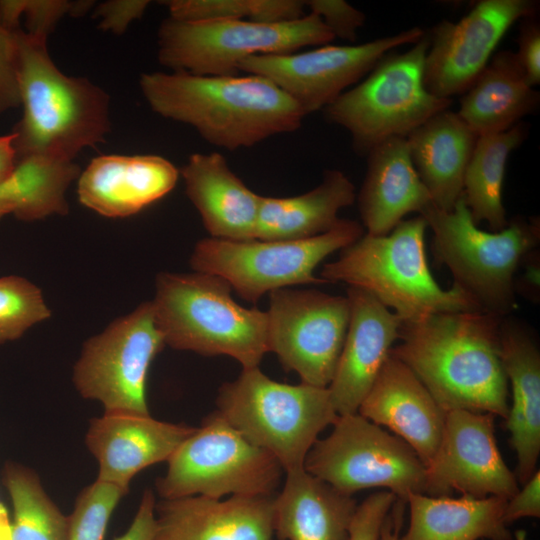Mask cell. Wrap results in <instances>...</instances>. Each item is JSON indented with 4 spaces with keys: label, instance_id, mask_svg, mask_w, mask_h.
Instances as JSON below:
<instances>
[{
    "label": "cell",
    "instance_id": "cell-43",
    "mask_svg": "<svg viewBox=\"0 0 540 540\" xmlns=\"http://www.w3.org/2000/svg\"><path fill=\"white\" fill-rule=\"evenodd\" d=\"M155 504L153 491L146 489L131 525L114 540H151L155 530Z\"/></svg>",
    "mask_w": 540,
    "mask_h": 540
},
{
    "label": "cell",
    "instance_id": "cell-47",
    "mask_svg": "<svg viewBox=\"0 0 540 540\" xmlns=\"http://www.w3.org/2000/svg\"><path fill=\"white\" fill-rule=\"evenodd\" d=\"M14 202L3 184L0 185V218L7 214H13Z\"/></svg>",
    "mask_w": 540,
    "mask_h": 540
},
{
    "label": "cell",
    "instance_id": "cell-20",
    "mask_svg": "<svg viewBox=\"0 0 540 540\" xmlns=\"http://www.w3.org/2000/svg\"><path fill=\"white\" fill-rule=\"evenodd\" d=\"M357 413L405 441L428 466L441 443L446 412L414 372L389 353Z\"/></svg>",
    "mask_w": 540,
    "mask_h": 540
},
{
    "label": "cell",
    "instance_id": "cell-27",
    "mask_svg": "<svg viewBox=\"0 0 540 540\" xmlns=\"http://www.w3.org/2000/svg\"><path fill=\"white\" fill-rule=\"evenodd\" d=\"M274 496L273 532L278 540H347L357 504L304 468L286 472Z\"/></svg>",
    "mask_w": 540,
    "mask_h": 540
},
{
    "label": "cell",
    "instance_id": "cell-6",
    "mask_svg": "<svg viewBox=\"0 0 540 540\" xmlns=\"http://www.w3.org/2000/svg\"><path fill=\"white\" fill-rule=\"evenodd\" d=\"M215 410L252 444L268 451L284 472L304 468L319 434L338 414L328 388L281 383L259 367L243 368L223 383Z\"/></svg>",
    "mask_w": 540,
    "mask_h": 540
},
{
    "label": "cell",
    "instance_id": "cell-48",
    "mask_svg": "<svg viewBox=\"0 0 540 540\" xmlns=\"http://www.w3.org/2000/svg\"><path fill=\"white\" fill-rule=\"evenodd\" d=\"M522 538H523V535H520V534L517 535L518 540H522Z\"/></svg>",
    "mask_w": 540,
    "mask_h": 540
},
{
    "label": "cell",
    "instance_id": "cell-44",
    "mask_svg": "<svg viewBox=\"0 0 540 540\" xmlns=\"http://www.w3.org/2000/svg\"><path fill=\"white\" fill-rule=\"evenodd\" d=\"M14 139L13 132L0 135V185L11 176L16 167L17 154Z\"/></svg>",
    "mask_w": 540,
    "mask_h": 540
},
{
    "label": "cell",
    "instance_id": "cell-24",
    "mask_svg": "<svg viewBox=\"0 0 540 540\" xmlns=\"http://www.w3.org/2000/svg\"><path fill=\"white\" fill-rule=\"evenodd\" d=\"M366 155V174L356 199L367 234L387 235L407 214L420 215L433 204L413 166L406 138L387 139Z\"/></svg>",
    "mask_w": 540,
    "mask_h": 540
},
{
    "label": "cell",
    "instance_id": "cell-9",
    "mask_svg": "<svg viewBox=\"0 0 540 540\" xmlns=\"http://www.w3.org/2000/svg\"><path fill=\"white\" fill-rule=\"evenodd\" d=\"M335 37L316 14L282 23L250 20L180 21L166 18L157 33V56L173 72L224 76L255 55L287 54L330 44Z\"/></svg>",
    "mask_w": 540,
    "mask_h": 540
},
{
    "label": "cell",
    "instance_id": "cell-4",
    "mask_svg": "<svg viewBox=\"0 0 540 540\" xmlns=\"http://www.w3.org/2000/svg\"><path fill=\"white\" fill-rule=\"evenodd\" d=\"M427 228L418 215L402 220L387 235L366 233L324 264L320 278L366 291L403 322L443 312L482 311L458 286L446 290L435 281L425 252Z\"/></svg>",
    "mask_w": 540,
    "mask_h": 540
},
{
    "label": "cell",
    "instance_id": "cell-10",
    "mask_svg": "<svg viewBox=\"0 0 540 540\" xmlns=\"http://www.w3.org/2000/svg\"><path fill=\"white\" fill-rule=\"evenodd\" d=\"M155 487L162 499L273 496L284 472L268 451L252 444L216 411L204 418L167 461Z\"/></svg>",
    "mask_w": 540,
    "mask_h": 540
},
{
    "label": "cell",
    "instance_id": "cell-30",
    "mask_svg": "<svg viewBox=\"0 0 540 540\" xmlns=\"http://www.w3.org/2000/svg\"><path fill=\"white\" fill-rule=\"evenodd\" d=\"M507 499L462 495L430 496L410 492V523L400 540H512L504 522Z\"/></svg>",
    "mask_w": 540,
    "mask_h": 540
},
{
    "label": "cell",
    "instance_id": "cell-16",
    "mask_svg": "<svg viewBox=\"0 0 540 540\" xmlns=\"http://www.w3.org/2000/svg\"><path fill=\"white\" fill-rule=\"evenodd\" d=\"M531 0H481L459 21L442 20L427 34L424 84L436 97L464 94L488 65L509 28L535 16Z\"/></svg>",
    "mask_w": 540,
    "mask_h": 540
},
{
    "label": "cell",
    "instance_id": "cell-22",
    "mask_svg": "<svg viewBox=\"0 0 540 540\" xmlns=\"http://www.w3.org/2000/svg\"><path fill=\"white\" fill-rule=\"evenodd\" d=\"M179 170L159 155H100L78 176V197L106 217L138 213L173 190Z\"/></svg>",
    "mask_w": 540,
    "mask_h": 540
},
{
    "label": "cell",
    "instance_id": "cell-5",
    "mask_svg": "<svg viewBox=\"0 0 540 540\" xmlns=\"http://www.w3.org/2000/svg\"><path fill=\"white\" fill-rule=\"evenodd\" d=\"M152 304L165 345L174 349L226 355L243 368L259 367L268 352L266 311L238 304L219 276L161 273Z\"/></svg>",
    "mask_w": 540,
    "mask_h": 540
},
{
    "label": "cell",
    "instance_id": "cell-31",
    "mask_svg": "<svg viewBox=\"0 0 540 540\" xmlns=\"http://www.w3.org/2000/svg\"><path fill=\"white\" fill-rule=\"evenodd\" d=\"M526 135V124L519 122L506 131L478 136L465 171L462 193L476 225L485 221L493 231L508 225L502 201L505 168L509 155Z\"/></svg>",
    "mask_w": 540,
    "mask_h": 540
},
{
    "label": "cell",
    "instance_id": "cell-17",
    "mask_svg": "<svg viewBox=\"0 0 540 540\" xmlns=\"http://www.w3.org/2000/svg\"><path fill=\"white\" fill-rule=\"evenodd\" d=\"M494 419L489 413L462 409L446 412L441 443L426 466L425 494L448 496L458 491L509 500L518 492L516 476L497 446Z\"/></svg>",
    "mask_w": 540,
    "mask_h": 540
},
{
    "label": "cell",
    "instance_id": "cell-3",
    "mask_svg": "<svg viewBox=\"0 0 540 540\" xmlns=\"http://www.w3.org/2000/svg\"><path fill=\"white\" fill-rule=\"evenodd\" d=\"M22 118L12 131L17 160L40 156L74 161L110 132V98L85 77L64 74L47 49V39L16 28Z\"/></svg>",
    "mask_w": 540,
    "mask_h": 540
},
{
    "label": "cell",
    "instance_id": "cell-26",
    "mask_svg": "<svg viewBox=\"0 0 540 540\" xmlns=\"http://www.w3.org/2000/svg\"><path fill=\"white\" fill-rule=\"evenodd\" d=\"M477 138L450 109L435 114L406 137L413 166L437 208L451 211L462 196Z\"/></svg>",
    "mask_w": 540,
    "mask_h": 540
},
{
    "label": "cell",
    "instance_id": "cell-36",
    "mask_svg": "<svg viewBox=\"0 0 540 540\" xmlns=\"http://www.w3.org/2000/svg\"><path fill=\"white\" fill-rule=\"evenodd\" d=\"M93 1L64 0H3L0 1V20L10 29L20 27L26 20L27 34L47 39L57 23L65 16H81L94 4Z\"/></svg>",
    "mask_w": 540,
    "mask_h": 540
},
{
    "label": "cell",
    "instance_id": "cell-14",
    "mask_svg": "<svg viewBox=\"0 0 540 540\" xmlns=\"http://www.w3.org/2000/svg\"><path fill=\"white\" fill-rule=\"evenodd\" d=\"M268 352L301 383L327 388L346 338L350 304L347 296L314 289L283 288L269 293Z\"/></svg>",
    "mask_w": 540,
    "mask_h": 540
},
{
    "label": "cell",
    "instance_id": "cell-2",
    "mask_svg": "<svg viewBox=\"0 0 540 540\" xmlns=\"http://www.w3.org/2000/svg\"><path fill=\"white\" fill-rule=\"evenodd\" d=\"M139 86L155 113L193 127L208 143L230 151L294 132L306 117L271 81L253 74L150 72L140 76Z\"/></svg>",
    "mask_w": 540,
    "mask_h": 540
},
{
    "label": "cell",
    "instance_id": "cell-15",
    "mask_svg": "<svg viewBox=\"0 0 540 540\" xmlns=\"http://www.w3.org/2000/svg\"><path fill=\"white\" fill-rule=\"evenodd\" d=\"M424 34L420 27H412L358 45L326 44L307 51L255 55L242 61L238 70L268 79L307 116L360 82L384 55L413 45Z\"/></svg>",
    "mask_w": 540,
    "mask_h": 540
},
{
    "label": "cell",
    "instance_id": "cell-35",
    "mask_svg": "<svg viewBox=\"0 0 540 540\" xmlns=\"http://www.w3.org/2000/svg\"><path fill=\"white\" fill-rule=\"evenodd\" d=\"M126 494L122 488L97 479L85 487L68 516V540H104L110 517Z\"/></svg>",
    "mask_w": 540,
    "mask_h": 540
},
{
    "label": "cell",
    "instance_id": "cell-28",
    "mask_svg": "<svg viewBox=\"0 0 540 540\" xmlns=\"http://www.w3.org/2000/svg\"><path fill=\"white\" fill-rule=\"evenodd\" d=\"M356 200L352 181L340 170L331 169L312 190L291 197L260 196L255 239L265 241L303 240L323 234L341 219V209Z\"/></svg>",
    "mask_w": 540,
    "mask_h": 540
},
{
    "label": "cell",
    "instance_id": "cell-38",
    "mask_svg": "<svg viewBox=\"0 0 540 540\" xmlns=\"http://www.w3.org/2000/svg\"><path fill=\"white\" fill-rule=\"evenodd\" d=\"M306 9L316 14L335 38L355 42L357 30L366 17L363 12L344 0H308Z\"/></svg>",
    "mask_w": 540,
    "mask_h": 540
},
{
    "label": "cell",
    "instance_id": "cell-8",
    "mask_svg": "<svg viewBox=\"0 0 540 540\" xmlns=\"http://www.w3.org/2000/svg\"><path fill=\"white\" fill-rule=\"evenodd\" d=\"M427 33L403 53L384 55L364 79L324 108L327 119L348 131L354 150L367 154L394 137L406 138L452 99L431 94L424 84Z\"/></svg>",
    "mask_w": 540,
    "mask_h": 540
},
{
    "label": "cell",
    "instance_id": "cell-40",
    "mask_svg": "<svg viewBox=\"0 0 540 540\" xmlns=\"http://www.w3.org/2000/svg\"><path fill=\"white\" fill-rule=\"evenodd\" d=\"M149 3L147 0H109L96 6L94 16L100 29L120 35L142 17Z\"/></svg>",
    "mask_w": 540,
    "mask_h": 540
},
{
    "label": "cell",
    "instance_id": "cell-12",
    "mask_svg": "<svg viewBox=\"0 0 540 540\" xmlns=\"http://www.w3.org/2000/svg\"><path fill=\"white\" fill-rule=\"evenodd\" d=\"M332 425L309 450L308 473L349 496L370 488L403 501L410 492L425 494L426 467L405 441L359 413L338 415Z\"/></svg>",
    "mask_w": 540,
    "mask_h": 540
},
{
    "label": "cell",
    "instance_id": "cell-19",
    "mask_svg": "<svg viewBox=\"0 0 540 540\" xmlns=\"http://www.w3.org/2000/svg\"><path fill=\"white\" fill-rule=\"evenodd\" d=\"M350 320L334 376L327 387L338 415L357 413L393 343L401 318L364 290L348 287Z\"/></svg>",
    "mask_w": 540,
    "mask_h": 540
},
{
    "label": "cell",
    "instance_id": "cell-18",
    "mask_svg": "<svg viewBox=\"0 0 540 540\" xmlns=\"http://www.w3.org/2000/svg\"><path fill=\"white\" fill-rule=\"evenodd\" d=\"M196 427L148 415L104 412L93 418L85 444L98 462L97 480L129 490L133 477L153 464L168 461Z\"/></svg>",
    "mask_w": 540,
    "mask_h": 540
},
{
    "label": "cell",
    "instance_id": "cell-45",
    "mask_svg": "<svg viewBox=\"0 0 540 540\" xmlns=\"http://www.w3.org/2000/svg\"><path fill=\"white\" fill-rule=\"evenodd\" d=\"M405 501L394 503L382 526L379 540H400L399 527Z\"/></svg>",
    "mask_w": 540,
    "mask_h": 540
},
{
    "label": "cell",
    "instance_id": "cell-21",
    "mask_svg": "<svg viewBox=\"0 0 540 540\" xmlns=\"http://www.w3.org/2000/svg\"><path fill=\"white\" fill-rule=\"evenodd\" d=\"M274 496L162 499L151 540H272Z\"/></svg>",
    "mask_w": 540,
    "mask_h": 540
},
{
    "label": "cell",
    "instance_id": "cell-29",
    "mask_svg": "<svg viewBox=\"0 0 540 540\" xmlns=\"http://www.w3.org/2000/svg\"><path fill=\"white\" fill-rule=\"evenodd\" d=\"M539 93L532 87L515 52L504 50L462 95L457 114L478 135L506 131L532 113Z\"/></svg>",
    "mask_w": 540,
    "mask_h": 540
},
{
    "label": "cell",
    "instance_id": "cell-11",
    "mask_svg": "<svg viewBox=\"0 0 540 540\" xmlns=\"http://www.w3.org/2000/svg\"><path fill=\"white\" fill-rule=\"evenodd\" d=\"M364 234L359 222L340 219L329 231L303 240L233 241L208 237L195 245L190 265L195 272L223 278L242 299L256 303L278 289L327 283L314 275L316 267Z\"/></svg>",
    "mask_w": 540,
    "mask_h": 540
},
{
    "label": "cell",
    "instance_id": "cell-1",
    "mask_svg": "<svg viewBox=\"0 0 540 540\" xmlns=\"http://www.w3.org/2000/svg\"><path fill=\"white\" fill-rule=\"evenodd\" d=\"M502 319L484 311H459L402 322L400 343L390 354L414 372L443 411L462 409L506 419Z\"/></svg>",
    "mask_w": 540,
    "mask_h": 540
},
{
    "label": "cell",
    "instance_id": "cell-39",
    "mask_svg": "<svg viewBox=\"0 0 540 540\" xmlns=\"http://www.w3.org/2000/svg\"><path fill=\"white\" fill-rule=\"evenodd\" d=\"M19 51L15 29L0 20V113L20 106Z\"/></svg>",
    "mask_w": 540,
    "mask_h": 540
},
{
    "label": "cell",
    "instance_id": "cell-37",
    "mask_svg": "<svg viewBox=\"0 0 540 540\" xmlns=\"http://www.w3.org/2000/svg\"><path fill=\"white\" fill-rule=\"evenodd\" d=\"M398 498L390 491H378L357 505L347 540H379L382 526Z\"/></svg>",
    "mask_w": 540,
    "mask_h": 540
},
{
    "label": "cell",
    "instance_id": "cell-25",
    "mask_svg": "<svg viewBox=\"0 0 540 540\" xmlns=\"http://www.w3.org/2000/svg\"><path fill=\"white\" fill-rule=\"evenodd\" d=\"M187 197L210 237L255 239L260 196L233 173L218 152L194 153L181 169Z\"/></svg>",
    "mask_w": 540,
    "mask_h": 540
},
{
    "label": "cell",
    "instance_id": "cell-32",
    "mask_svg": "<svg viewBox=\"0 0 540 540\" xmlns=\"http://www.w3.org/2000/svg\"><path fill=\"white\" fill-rule=\"evenodd\" d=\"M3 482L13 506L12 540H68V516L48 496L36 472L6 463Z\"/></svg>",
    "mask_w": 540,
    "mask_h": 540
},
{
    "label": "cell",
    "instance_id": "cell-41",
    "mask_svg": "<svg viewBox=\"0 0 540 540\" xmlns=\"http://www.w3.org/2000/svg\"><path fill=\"white\" fill-rule=\"evenodd\" d=\"M516 57L532 87L540 83V26L535 16L522 19Z\"/></svg>",
    "mask_w": 540,
    "mask_h": 540
},
{
    "label": "cell",
    "instance_id": "cell-13",
    "mask_svg": "<svg viewBox=\"0 0 540 540\" xmlns=\"http://www.w3.org/2000/svg\"><path fill=\"white\" fill-rule=\"evenodd\" d=\"M164 346L152 301L144 302L84 343L74 385L83 398L101 402L105 412L148 415L147 375Z\"/></svg>",
    "mask_w": 540,
    "mask_h": 540
},
{
    "label": "cell",
    "instance_id": "cell-23",
    "mask_svg": "<svg viewBox=\"0 0 540 540\" xmlns=\"http://www.w3.org/2000/svg\"><path fill=\"white\" fill-rule=\"evenodd\" d=\"M500 358L512 386L506 427L517 456L514 474L525 484L540 454V353L528 327L510 316L500 325Z\"/></svg>",
    "mask_w": 540,
    "mask_h": 540
},
{
    "label": "cell",
    "instance_id": "cell-42",
    "mask_svg": "<svg viewBox=\"0 0 540 540\" xmlns=\"http://www.w3.org/2000/svg\"><path fill=\"white\" fill-rule=\"evenodd\" d=\"M523 485L524 487L507 501L503 515L507 525L524 517H540L539 470Z\"/></svg>",
    "mask_w": 540,
    "mask_h": 540
},
{
    "label": "cell",
    "instance_id": "cell-46",
    "mask_svg": "<svg viewBox=\"0 0 540 540\" xmlns=\"http://www.w3.org/2000/svg\"><path fill=\"white\" fill-rule=\"evenodd\" d=\"M0 540H12V521L6 507L0 503Z\"/></svg>",
    "mask_w": 540,
    "mask_h": 540
},
{
    "label": "cell",
    "instance_id": "cell-33",
    "mask_svg": "<svg viewBox=\"0 0 540 540\" xmlns=\"http://www.w3.org/2000/svg\"><path fill=\"white\" fill-rule=\"evenodd\" d=\"M162 3L170 18L189 22L250 20L282 23L306 14L305 2L301 0H170Z\"/></svg>",
    "mask_w": 540,
    "mask_h": 540
},
{
    "label": "cell",
    "instance_id": "cell-7",
    "mask_svg": "<svg viewBox=\"0 0 540 540\" xmlns=\"http://www.w3.org/2000/svg\"><path fill=\"white\" fill-rule=\"evenodd\" d=\"M420 215L433 232L435 262L448 267L453 284L482 311L509 316L516 308L514 275L539 242V222L518 216L500 231L481 230L463 196L451 211L431 204Z\"/></svg>",
    "mask_w": 540,
    "mask_h": 540
},
{
    "label": "cell",
    "instance_id": "cell-34",
    "mask_svg": "<svg viewBox=\"0 0 540 540\" xmlns=\"http://www.w3.org/2000/svg\"><path fill=\"white\" fill-rule=\"evenodd\" d=\"M49 316L36 285L20 276L0 277V344L18 339Z\"/></svg>",
    "mask_w": 540,
    "mask_h": 540
}]
</instances>
